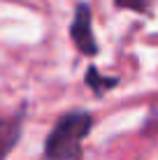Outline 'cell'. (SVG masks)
Instances as JSON below:
<instances>
[{
	"instance_id": "277c9868",
	"label": "cell",
	"mask_w": 158,
	"mask_h": 160,
	"mask_svg": "<svg viewBox=\"0 0 158 160\" xmlns=\"http://www.w3.org/2000/svg\"><path fill=\"white\" fill-rule=\"evenodd\" d=\"M86 84H89V88L95 93V95H102L107 88L116 86L119 79H116V77H100V74H98V70L91 65V68L86 70Z\"/></svg>"
},
{
	"instance_id": "6da1fadb",
	"label": "cell",
	"mask_w": 158,
	"mask_h": 160,
	"mask_svg": "<svg viewBox=\"0 0 158 160\" xmlns=\"http://www.w3.org/2000/svg\"><path fill=\"white\" fill-rule=\"evenodd\" d=\"M91 125H93V116L81 109L61 116L47 135L42 160H81L84 158L81 142L84 137H89Z\"/></svg>"
},
{
	"instance_id": "3957f363",
	"label": "cell",
	"mask_w": 158,
	"mask_h": 160,
	"mask_svg": "<svg viewBox=\"0 0 158 160\" xmlns=\"http://www.w3.org/2000/svg\"><path fill=\"white\" fill-rule=\"evenodd\" d=\"M23 116H26V109L21 107L14 116L0 118V160H5L9 153H12V148L19 144L21 125H23Z\"/></svg>"
},
{
	"instance_id": "7a4b0ae2",
	"label": "cell",
	"mask_w": 158,
	"mask_h": 160,
	"mask_svg": "<svg viewBox=\"0 0 158 160\" xmlns=\"http://www.w3.org/2000/svg\"><path fill=\"white\" fill-rule=\"evenodd\" d=\"M70 37H72L74 47L79 49V53L84 56H98L100 47L95 42L93 35V14H91V7L86 2H79L77 9H74V19L70 23Z\"/></svg>"
},
{
	"instance_id": "5b68a950",
	"label": "cell",
	"mask_w": 158,
	"mask_h": 160,
	"mask_svg": "<svg viewBox=\"0 0 158 160\" xmlns=\"http://www.w3.org/2000/svg\"><path fill=\"white\" fill-rule=\"evenodd\" d=\"M114 2L121 9H130L137 14H151V0H114Z\"/></svg>"
}]
</instances>
